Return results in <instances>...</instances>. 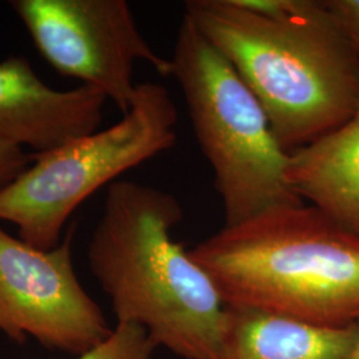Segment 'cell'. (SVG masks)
I'll return each instance as SVG.
<instances>
[{"label": "cell", "mask_w": 359, "mask_h": 359, "mask_svg": "<svg viewBox=\"0 0 359 359\" xmlns=\"http://www.w3.org/2000/svg\"><path fill=\"white\" fill-rule=\"evenodd\" d=\"M325 4L359 55V0H325Z\"/></svg>", "instance_id": "cell-12"}, {"label": "cell", "mask_w": 359, "mask_h": 359, "mask_svg": "<svg viewBox=\"0 0 359 359\" xmlns=\"http://www.w3.org/2000/svg\"><path fill=\"white\" fill-rule=\"evenodd\" d=\"M177 120L164 86L137 84L128 112L112 127L32 156L31 165L0 191V219L15 224L27 244L56 248L88 197L176 144Z\"/></svg>", "instance_id": "cell-5"}, {"label": "cell", "mask_w": 359, "mask_h": 359, "mask_svg": "<svg viewBox=\"0 0 359 359\" xmlns=\"http://www.w3.org/2000/svg\"><path fill=\"white\" fill-rule=\"evenodd\" d=\"M170 193L135 181L109 185L88 245L92 274L117 323L142 327L182 359H215L228 321L216 285L170 231L182 219Z\"/></svg>", "instance_id": "cell-2"}, {"label": "cell", "mask_w": 359, "mask_h": 359, "mask_svg": "<svg viewBox=\"0 0 359 359\" xmlns=\"http://www.w3.org/2000/svg\"><path fill=\"white\" fill-rule=\"evenodd\" d=\"M31 161L32 156L23 148L0 140V191L22 175Z\"/></svg>", "instance_id": "cell-13"}, {"label": "cell", "mask_w": 359, "mask_h": 359, "mask_svg": "<svg viewBox=\"0 0 359 359\" xmlns=\"http://www.w3.org/2000/svg\"><path fill=\"white\" fill-rule=\"evenodd\" d=\"M156 347L154 339L140 326L117 323L103 344L76 359H151Z\"/></svg>", "instance_id": "cell-11"}, {"label": "cell", "mask_w": 359, "mask_h": 359, "mask_svg": "<svg viewBox=\"0 0 359 359\" xmlns=\"http://www.w3.org/2000/svg\"><path fill=\"white\" fill-rule=\"evenodd\" d=\"M76 222L56 248L41 250L0 229V332L16 342L81 355L112 334L72 264Z\"/></svg>", "instance_id": "cell-7"}, {"label": "cell", "mask_w": 359, "mask_h": 359, "mask_svg": "<svg viewBox=\"0 0 359 359\" xmlns=\"http://www.w3.org/2000/svg\"><path fill=\"white\" fill-rule=\"evenodd\" d=\"M189 253L226 308L320 327L359 321V233L317 206H280L224 225Z\"/></svg>", "instance_id": "cell-3"}, {"label": "cell", "mask_w": 359, "mask_h": 359, "mask_svg": "<svg viewBox=\"0 0 359 359\" xmlns=\"http://www.w3.org/2000/svg\"><path fill=\"white\" fill-rule=\"evenodd\" d=\"M108 99L88 86L48 87L23 56L0 62V140L38 154L96 132Z\"/></svg>", "instance_id": "cell-8"}, {"label": "cell", "mask_w": 359, "mask_h": 359, "mask_svg": "<svg viewBox=\"0 0 359 359\" xmlns=\"http://www.w3.org/2000/svg\"><path fill=\"white\" fill-rule=\"evenodd\" d=\"M40 55L65 76L100 90L127 114L137 84L133 68L147 62L161 76L170 62L142 36L124 0H13Z\"/></svg>", "instance_id": "cell-6"}, {"label": "cell", "mask_w": 359, "mask_h": 359, "mask_svg": "<svg viewBox=\"0 0 359 359\" xmlns=\"http://www.w3.org/2000/svg\"><path fill=\"white\" fill-rule=\"evenodd\" d=\"M346 359H359V333L358 338H357V342H355V346H354V348H353V351L350 353V355H348V357H347Z\"/></svg>", "instance_id": "cell-14"}, {"label": "cell", "mask_w": 359, "mask_h": 359, "mask_svg": "<svg viewBox=\"0 0 359 359\" xmlns=\"http://www.w3.org/2000/svg\"><path fill=\"white\" fill-rule=\"evenodd\" d=\"M170 75L184 95L198 145L213 170L225 225L304 200L287 180L289 156L265 109L228 59L184 15Z\"/></svg>", "instance_id": "cell-4"}, {"label": "cell", "mask_w": 359, "mask_h": 359, "mask_svg": "<svg viewBox=\"0 0 359 359\" xmlns=\"http://www.w3.org/2000/svg\"><path fill=\"white\" fill-rule=\"evenodd\" d=\"M184 15L253 92L285 152L354 112L359 55L325 0H189Z\"/></svg>", "instance_id": "cell-1"}, {"label": "cell", "mask_w": 359, "mask_h": 359, "mask_svg": "<svg viewBox=\"0 0 359 359\" xmlns=\"http://www.w3.org/2000/svg\"><path fill=\"white\" fill-rule=\"evenodd\" d=\"M358 333V322L320 327L256 310L228 308L215 359H346Z\"/></svg>", "instance_id": "cell-10"}, {"label": "cell", "mask_w": 359, "mask_h": 359, "mask_svg": "<svg viewBox=\"0 0 359 359\" xmlns=\"http://www.w3.org/2000/svg\"><path fill=\"white\" fill-rule=\"evenodd\" d=\"M294 192L359 233V99L344 124L289 156Z\"/></svg>", "instance_id": "cell-9"}]
</instances>
